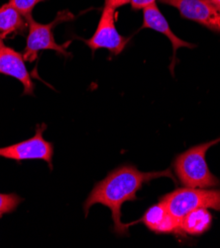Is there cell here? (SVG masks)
<instances>
[{
	"label": "cell",
	"instance_id": "6da1fadb",
	"mask_svg": "<svg viewBox=\"0 0 220 248\" xmlns=\"http://www.w3.org/2000/svg\"><path fill=\"white\" fill-rule=\"evenodd\" d=\"M161 177L175 180L170 169L142 172L133 165L119 166L109 172L103 180L95 184L84 204L85 214L87 216L93 205L102 204L111 211L114 232L117 235H128V230L132 222L123 224L121 221L122 205L128 201L137 200L136 194L144 184Z\"/></svg>",
	"mask_w": 220,
	"mask_h": 248
},
{
	"label": "cell",
	"instance_id": "7a4b0ae2",
	"mask_svg": "<svg viewBox=\"0 0 220 248\" xmlns=\"http://www.w3.org/2000/svg\"><path fill=\"white\" fill-rule=\"evenodd\" d=\"M219 142L220 137L195 145L176 157L174 169L185 187L210 188L220 185V180L210 172L205 159L207 151Z\"/></svg>",
	"mask_w": 220,
	"mask_h": 248
},
{
	"label": "cell",
	"instance_id": "3957f363",
	"mask_svg": "<svg viewBox=\"0 0 220 248\" xmlns=\"http://www.w3.org/2000/svg\"><path fill=\"white\" fill-rule=\"evenodd\" d=\"M160 201L174 217L182 219L189 212L200 208L220 212V190L185 187L163 196Z\"/></svg>",
	"mask_w": 220,
	"mask_h": 248
},
{
	"label": "cell",
	"instance_id": "277c9868",
	"mask_svg": "<svg viewBox=\"0 0 220 248\" xmlns=\"http://www.w3.org/2000/svg\"><path fill=\"white\" fill-rule=\"evenodd\" d=\"M72 18V15L68 11L59 12L56 19L49 24H41L33 19V16L26 17L28 23V36L26 46L24 48L23 57L25 61L33 62L38 58V53L46 49H52L58 54L68 58L71 56L68 51L66 45H59L55 41L53 30L58 24L67 22Z\"/></svg>",
	"mask_w": 220,
	"mask_h": 248
},
{
	"label": "cell",
	"instance_id": "5b68a950",
	"mask_svg": "<svg viewBox=\"0 0 220 248\" xmlns=\"http://www.w3.org/2000/svg\"><path fill=\"white\" fill-rule=\"evenodd\" d=\"M47 129L45 124L38 125L35 135L26 140L20 141L5 147H0V157L12 160L40 159L46 161L50 169H53L54 145L43 138V133Z\"/></svg>",
	"mask_w": 220,
	"mask_h": 248
},
{
	"label": "cell",
	"instance_id": "8992f818",
	"mask_svg": "<svg viewBox=\"0 0 220 248\" xmlns=\"http://www.w3.org/2000/svg\"><path fill=\"white\" fill-rule=\"evenodd\" d=\"M115 21L116 9L104 6L94 34L90 39L85 40V45L91 49L92 54L100 48H106L112 57L123 52L130 38L119 34L115 26Z\"/></svg>",
	"mask_w": 220,
	"mask_h": 248
},
{
	"label": "cell",
	"instance_id": "52a82bcc",
	"mask_svg": "<svg viewBox=\"0 0 220 248\" xmlns=\"http://www.w3.org/2000/svg\"><path fill=\"white\" fill-rule=\"evenodd\" d=\"M164 4L175 7L188 20L199 23L207 29L220 33V6L210 0H160Z\"/></svg>",
	"mask_w": 220,
	"mask_h": 248
},
{
	"label": "cell",
	"instance_id": "ba28073f",
	"mask_svg": "<svg viewBox=\"0 0 220 248\" xmlns=\"http://www.w3.org/2000/svg\"><path fill=\"white\" fill-rule=\"evenodd\" d=\"M0 38V74L14 78L23 85V95H34L35 84L25 64L23 54L4 44Z\"/></svg>",
	"mask_w": 220,
	"mask_h": 248
},
{
	"label": "cell",
	"instance_id": "9c48e42d",
	"mask_svg": "<svg viewBox=\"0 0 220 248\" xmlns=\"http://www.w3.org/2000/svg\"><path fill=\"white\" fill-rule=\"evenodd\" d=\"M141 29H151L157 31L164 36H166L169 42L172 43L173 46V57L169 64V70L174 76L175 66L177 63V51L180 47H197V45L187 43L175 35V33L170 30L169 25L166 20L165 16L160 11L156 3H153L143 9V25Z\"/></svg>",
	"mask_w": 220,
	"mask_h": 248
},
{
	"label": "cell",
	"instance_id": "30bf717a",
	"mask_svg": "<svg viewBox=\"0 0 220 248\" xmlns=\"http://www.w3.org/2000/svg\"><path fill=\"white\" fill-rule=\"evenodd\" d=\"M141 222L151 232L156 233H175L185 236L181 226V219L170 214L165 204L160 201L146 211Z\"/></svg>",
	"mask_w": 220,
	"mask_h": 248
},
{
	"label": "cell",
	"instance_id": "8fae6325",
	"mask_svg": "<svg viewBox=\"0 0 220 248\" xmlns=\"http://www.w3.org/2000/svg\"><path fill=\"white\" fill-rule=\"evenodd\" d=\"M28 28V23L17 9L9 3L0 6V38L23 35Z\"/></svg>",
	"mask_w": 220,
	"mask_h": 248
},
{
	"label": "cell",
	"instance_id": "7c38bea8",
	"mask_svg": "<svg viewBox=\"0 0 220 248\" xmlns=\"http://www.w3.org/2000/svg\"><path fill=\"white\" fill-rule=\"evenodd\" d=\"M212 225V216L205 208L195 209L181 219L182 230L185 234L201 235L207 232Z\"/></svg>",
	"mask_w": 220,
	"mask_h": 248
},
{
	"label": "cell",
	"instance_id": "4fadbf2b",
	"mask_svg": "<svg viewBox=\"0 0 220 248\" xmlns=\"http://www.w3.org/2000/svg\"><path fill=\"white\" fill-rule=\"evenodd\" d=\"M22 201L23 199L17 194L0 193V218L6 214L13 213Z\"/></svg>",
	"mask_w": 220,
	"mask_h": 248
},
{
	"label": "cell",
	"instance_id": "5bb4252c",
	"mask_svg": "<svg viewBox=\"0 0 220 248\" xmlns=\"http://www.w3.org/2000/svg\"><path fill=\"white\" fill-rule=\"evenodd\" d=\"M44 1H46V0H9L8 3L26 18L32 15L33 9L37 4Z\"/></svg>",
	"mask_w": 220,
	"mask_h": 248
},
{
	"label": "cell",
	"instance_id": "9a60e30c",
	"mask_svg": "<svg viewBox=\"0 0 220 248\" xmlns=\"http://www.w3.org/2000/svg\"><path fill=\"white\" fill-rule=\"evenodd\" d=\"M157 0H132L131 6L133 10H143L145 7L156 3Z\"/></svg>",
	"mask_w": 220,
	"mask_h": 248
},
{
	"label": "cell",
	"instance_id": "2e32d148",
	"mask_svg": "<svg viewBox=\"0 0 220 248\" xmlns=\"http://www.w3.org/2000/svg\"><path fill=\"white\" fill-rule=\"evenodd\" d=\"M131 1L132 0H104V6L117 9L119 7L131 3Z\"/></svg>",
	"mask_w": 220,
	"mask_h": 248
},
{
	"label": "cell",
	"instance_id": "e0dca14e",
	"mask_svg": "<svg viewBox=\"0 0 220 248\" xmlns=\"http://www.w3.org/2000/svg\"><path fill=\"white\" fill-rule=\"evenodd\" d=\"M210 1L213 2L217 6H220V0H210Z\"/></svg>",
	"mask_w": 220,
	"mask_h": 248
}]
</instances>
